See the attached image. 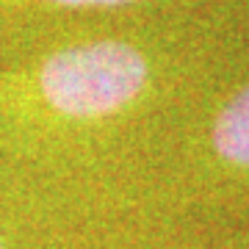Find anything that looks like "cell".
Returning a JSON list of instances; mask_svg holds the SVG:
<instances>
[{
    "mask_svg": "<svg viewBox=\"0 0 249 249\" xmlns=\"http://www.w3.org/2000/svg\"><path fill=\"white\" fill-rule=\"evenodd\" d=\"M213 150L232 166L249 169V86L224 103L213 122Z\"/></svg>",
    "mask_w": 249,
    "mask_h": 249,
    "instance_id": "obj_2",
    "label": "cell"
},
{
    "mask_svg": "<svg viewBox=\"0 0 249 249\" xmlns=\"http://www.w3.org/2000/svg\"><path fill=\"white\" fill-rule=\"evenodd\" d=\"M0 249H6V247H3V244H0Z\"/></svg>",
    "mask_w": 249,
    "mask_h": 249,
    "instance_id": "obj_4",
    "label": "cell"
},
{
    "mask_svg": "<svg viewBox=\"0 0 249 249\" xmlns=\"http://www.w3.org/2000/svg\"><path fill=\"white\" fill-rule=\"evenodd\" d=\"M28 3H45L55 9H108V6H127L136 0H28Z\"/></svg>",
    "mask_w": 249,
    "mask_h": 249,
    "instance_id": "obj_3",
    "label": "cell"
},
{
    "mask_svg": "<svg viewBox=\"0 0 249 249\" xmlns=\"http://www.w3.org/2000/svg\"><path fill=\"white\" fill-rule=\"evenodd\" d=\"M150 64L139 47L94 39L58 47L19 78L25 97L61 122H97L142 97Z\"/></svg>",
    "mask_w": 249,
    "mask_h": 249,
    "instance_id": "obj_1",
    "label": "cell"
}]
</instances>
